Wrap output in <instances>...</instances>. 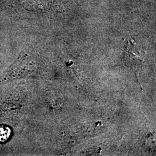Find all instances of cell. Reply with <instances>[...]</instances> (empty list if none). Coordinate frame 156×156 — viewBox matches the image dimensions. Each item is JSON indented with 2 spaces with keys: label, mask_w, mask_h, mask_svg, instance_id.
Instances as JSON below:
<instances>
[{
  "label": "cell",
  "mask_w": 156,
  "mask_h": 156,
  "mask_svg": "<svg viewBox=\"0 0 156 156\" xmlns=\"http://www.w3.org/2000/svg\"><path fill=\"white\" fill-rule=\"evenodd\" d=\"M11 135V130L8 126H0V142H5L8 140Z\"/></svg>",
  "instance_id": "1"
}]
</instances>
